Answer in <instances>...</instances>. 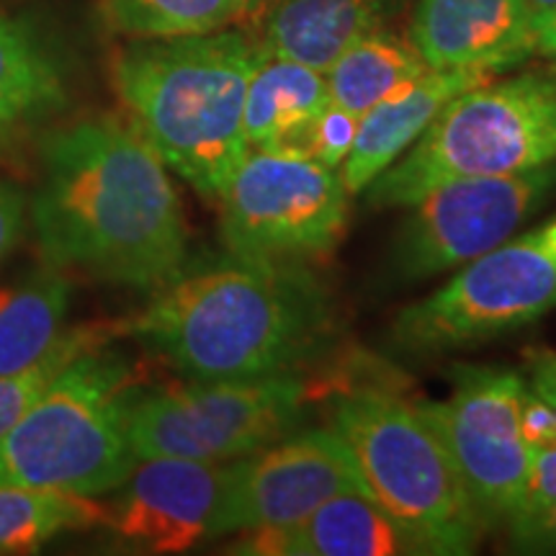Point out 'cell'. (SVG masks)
<instances>
[{"label": "cell", "mask_w": 556, "mask_h": 556, "mask_svg": "<svg viewBox=\"0 0 556 556\" xmlns=\"http://www.w3.org/2000/svg\"><path fill=\"white\" fill-rule=\"evenodd\" d=\"M552 505H556V441L552 446L533 451L523 492H520L516 510L505 526L539 516Z\"/></svg>", "instance_id": "obj_27"}, {"label": "cell", "mask_w": 556, "mask_h": 556, "mask_svg": "<svg viewBox=\"0 0 556 556\" xmlns=\"http://www.w3.org/2000/svg\"><path fill=\"white\" fill-rule=\"evenodd\" d=\"M556 189V160L513 176L456 178L422 193L394 235L392 274L426 281L490 253L516 235Z\"/></svg>", "instance_id": "obj_10"}, {"label": "cell", "mask_w": 556, "mask_h": 556, "mask_svg": "<svg viewBox=\"0 0 556 556\" xmlns=\"http://www.w3.org/2000/svg\"><path fill=\"white\" fill-rule=\"evenodd\" d=\"M253 0H101L114 31L129 39L193 37L245 18Z\"/></svg>", "instance_id": "obj_23"}, {"label": "cell", "mask_w": 556, "mask_h": 556, "mask_svg": "<svg viewBox=\"0 0 556 556\" xmlns=\"http://www.w3.org/2000/svg\"><path fill=\"white\" fill-rule=\"evenodd\" d=\"M417 409L454 458L484 523H507L523 492L533 451L520 438L492 435L469 426L448 402H420Z\"/></svg>", "instance_id": "obj_18"}, {"label": "cell", "mask_w": 556, "mask_h": 556, "mask_svg": "<svg viewBox=\"0 0 556 556\" xmlns=\"http://www.w3.org/2000/svg\"><path fill=\"white\" fill-rule=\"evenodd\" d=\"M528 13H531L533 21L548 16V13L556 11V0H523Z\"/></svg>", "instance_id": "obj_32"}, {"label": "cell", "mask_w": 556, "mask_h": 556, "mask_svg": "<svg viewBox=\"0 0 556 556\" xmlns=\"http://www.w3.org/2000/svg\"><path fill=\"white\" fill-rule=\"evenodd\" d=\"M258 54L253 34L219 29L131 39L111 65L129 122L201 199L217 201L248 152L245 93Z\"/></svg>", "instance_id": "obj_3"}, {"label": "cell", "mask_w": 556, "mask_h": 556, "mask_svg": "<svg viewBox=\"0 0 556 556\" xmlns=\"http://www.w3.org/2000/svg\"><path fill=\"white\" fill-rule=\"evenodd\" d=\"M330 428L351 451L366 495L397 520L422 552H475L486 523L454 458L417 405L387 389L361 387L332 402Z\"/></svg>", "instance_id": "obj_4"}, {"label": "cell", "mask_w": 556, "mask_h": 556, "mask_svg": "<svg viewBox=\"0 0 556 556\" xmlns=\"http://www.w3.org/2000/svg\"><path fill=\"white\" fill-rule=\"evenodd\" d=\"M227 464L139 458L103 503L106 528L139 554H180L217 539Z\"/></svg>", "instance_id": "obj_12"}, {"label": "cell", "mask_w": 556, "mask_h": 556, "mask_svg": "<svg viewBox=\"0 0 556 556\" xmlns=\"http://www.w3.org/2000/svg\"><path fill=\"white\" fill-rule=\"evenodd\" d=\"M552 73H556V62H554V65H552Z\"/></svg>", "instance_id": "obj_34"}, {"label": "cell", "mask_w": 556, "mask_h": 556, "mask_svg": "<svg viewBox=\"0 0 556 556\" xmlns=\"http://www.w3.org/2000/svg\"><path fill=\"white\" fill-rule=\"evenodd\" d=\"M405 0H253L258 45L325 73L353 41L387 26ZM248 13V16H250Z\"/></svg>", "instance_id": "obj_16"}, {"label": "cell", "mask_w": 556, "mask_h": 556, "mask_svg": "<svg viewBox=\"0 0 556 556\" xmlns=\"http://www.w3.org/2000/svg\"><path fill=\"white\" fill-rule=\"evenodd\" d=\"M29 222L47 266L116 287L155 291L189 255L168 165L116 116H88L45 139Z\"/></svg>", "instance_id": "obj_1"}, {"label": "cell", "mask_w": 556, "mask_h": 556, "mask_svg": "<svg viewBox=\"0 0 556 556\" xmlns=\"http://www.w3.org/2000/svg\"><path fill=\"white\" fill-rule=\"evenodd\" d=\"M428 70L409 39L381 26L340 52L338 60L325 70V80L336 106L364 116L368 109L409 86Z\"/></svg>", "instance_id": "obj_21"}, {"label": "cell", "mask_w": 556, "mask_h": 556, "mask_svg": "<svg viewBox=\"0 0 556 556\" xmlns=\"http://www.w3.org/2000/svg\"><path fill=\"white\" fill-rule=\"evenodd\" d=\"M528 381L526 384L552 407L556 415V351L548 348H533L528 351Z\"/></svg>", "instance_id": "obj_31"}, {"label": "cell", "mask_w": 556, "mask_h": 556, "mask_svg": "<svg viewBox=\"0 0 556 556\" xmlns=\"http://www.w3.org/2000/svg\"><path fill=\"white\" fill-rule=\"evenodd\" d=\"M29 225V193L16 180L0 178V263L13 253Z\"/></svg>", "instance_id": "obj_28"}, {"label": "cell", "mask_w": 556, "mask_h": 556, "mask_svg": "<svg viewBox=\"0 0 556 556\" xmlns=\"http://www.w3.org/2000/svg\"><path fill=\"white\" fill-rule=\"evenodd\" d=\"M541 238H544V242L548 245V250L556 255V217L552 222H546V225L539 227Z\"/></svg>", "instance_id": "obj_33"}, {"label": "cell", "mask_w": 556, "mask_h": 556, "mask_svg": "<svg viewBox=\"0 0 556 556\" xmlns=\"http://www.w3.org/2000/svg\"><path fill=\"white\" fill-rule=\"evenodd\" d=\"M250 556H426L397 520L364 492H345L289 528L250 531L232 546Z\"/></svg>", "instance_id": "obj_14"}, {"label": "cell", "mask_w": 556, "mask_h": 556, "mask_svg": "<svg viewBox=\"0 0 556 556\" xmlns=\"http://www.w3.org/2000/svg\"><path fill=\"white\" fill-rule=\"evenodd\" d=\"M106 345L75 358L45 397L0 435V484L101 497L129 477L137 464L124 426L131 374Z\"/></svg>", "instance_id": "obj_6"}, {"label": "cell", "mask_w": 556, "mask_h": 556, "mask_svg": "<svg viewBox=\"0 0 556 556\" xmlns=\"http://www.w3.org/2000/svg\"><path fill=\"white\" fill-rule=\"evenodd\" d=\"M73 283L65 270L34 268L0 287V377L37 364L67 330Z\"/></svg>", "instance_id": "obj_20"}, {"label": "cell", "mask_w": 556, "mask_h": 556, "mask_svg": "<svg viewBox=\"0 0 556 556\" xmlns=\"http://www.w3.org/2000/svg\"><path fill=\"white\" fill-rule=\"evenodd\" d=\"M70 73L58 41L29 13H0V139L67 106Z\"/></svg>", "instance_id": "obj_17"}, {"label": "cell", "mask_w": 556, "mask_h": 556, "mask_svg": "<svg viewBox=\"0 0 556 556\" xmlns=\"http://www.w3.org/2000/svg\"><path fill=\"white\" fill-rule=\"evenodd\" d=\"M554 160L556 73H523L458 93L364 193L371 206H409L448 180L513 176Z\"/></svg>", "instance_id": "obj_5"}, {"label": "cell", "mask_w": 556, "mask_h": 556, "mask_svg": "<svg viewBox=\"0 0 556 556\" xmlns=\"http://www.w3.org/2000/svg\"><path fill=\"white\" fill-rule=\"evenodd\" d=\"M106 526L99 497L50 486L0 484V554H34L60 533Z\"/></svg>", "instance_id": "obj_22"}, {"label": "cell", "mask_w": 556, "mask_h": 556, "mask_svg": "<svg viewBox=\"0 0 556 556\" xmlns=\"http://www.w3.org/2000/svg\"><path fill=\"white\" fill-rule=\"evenodd\" d=\"M348 197L340 173L317 160L248 148L217 199L227 255L307 266L343 238Z\"/></svg>", "instance_id": "obj_8"}, {"label": "cell", "mask_w": 556, "mask_h": 556, "mask_svg": "<svg viewBox=\"0 0 556 556\" xmlns=\"http://www.w3.org/2000/svg\"><path fill=\"white\" fill-rule=\"evenodd\" d=\"M332 325L330 296L307 266L227 255L180 268L116 330L184 379L227 381L296 371L330 338Z\"/></svg>", "instance_id": "obj_2"}, {"label": "cell", "mask_w": 556, "mask_h": 556, "mask_svg": "<svg viewBox=\"0 0 556 556\" xmlns=\"http://www.w3.org/2000/svg\"><path fill=\"white\" fill-rule=\"evenodd\" d=\"M361 116L351 114V111L328 103L319 114L312 119L307 127L302 129L294 142L281 152H294V155H304L317 160L325 168L340 170V165L345 163L348 152L353 148V139L358 131Z\"/></svg>", "instance_id": "obj_26"}, {"label": "cell", "mask_w": 556, "mask_h": 556, "mask_svg": "<svg viewBox=\"0 0 556 556\" xmlns=\"http://www.w3.org/2000/svg\"><path fill=\"white\" fill-rule=\"evenodd\" d=\"M407 39L430 70L495 75L536 54L523 0H417Z\"/></svg>", "instance_id": "obj_13"}, {"label": "cell", "mask_w": 556, "mask_h": 556, "mask_svg": "<svg viewBox=\"0 0 556 556\" xmlns=\"http://www.w3.org/2000/svg\"><path fill=\"white\" fill-rule=\"evenodd\" d=\"M518 435L531 451L552 446L556 441V415L528 384L518 405Z\"/></svg>", "instance_id": "obj_29"}, {"label": "cell", "mask_w": 556, "mask_h": 556, "mask_svg": "<svg viewBox=\"0 0 556 556\" xmlns=\"http://www.w3.org/2000/svg\"><path fill=\"white\" fill-rule=\"evenodd\" d=\"M345 492L366 495L351 451L336 430H291L227 464L217 536L289 528Z\"/></svg>", "instance_id": "obj_11"}, {"label": "cell", "mask_w": 556, "mask_h": 556, "mask_svg": "<svg viewBox=\"0 0 556 556\" xmlns=\"http://www.w3.org/2000/svg\"><path fill=\"white\" fill-rule=\"evenodd\" d=\"M492 80L482 70H428L426 75L389 96L358 119V131L345 163L340 165L345 191L364 193L374 178L381 176L405 150L413 148L443 106L458 93Z\"/></svg>", "instance_id": "obj_15"}, {"label": "cell", "mask_w": 556, "mask_h": 556, "mask_svg": "<svg viewBox=\"0 0 556 556\" xmlns=\"http://www.w3.org/2000/svg\"><path fill=\"white\" fill-rule=\"evenodd\" d=\"M454 394L448 405L458 417L484 433L520 438L518 405L526 379L510 368L454 366Z\"/></svg>", "instance_id": "obj_25"}, {"label": "cell", "mask_w": 556, "mask_h": 556, "mask_svg": "<svg viewBox=\"0 0 556 556\" xmlns=\"http://www.w3.org/2000/svg\"><path fill=\"white\" fill-rule=\"evenodd\" d=\"M328 103L325 73L261 47L245 93L248 148L287 150Z\"/></svg>", "instance_id": "obj_19"}, {"label": "cell", "mask_w": 556, "mask_h": 556, "mask_svg": "<svg viewBox=\"0 0 556 556\" xmlns=\"http://www.w3.org/2000/svg\"><path fill=\"white\" fill-rule=\"evenodd\" d=\"M119 338V330L114 325H73L58 338L50 351L41 356L37 364L21 368L9 377H0V435L16 426L37 402L45 397L47 389L75 358L90 351V348L111 343Z\"/></svg>", "instance_id": "obj_24"}, {"label": "cell", "mask_w": 556, "mask_h": 556, "mask_svg": "<svg viewBox=\"0 0 556 556\" xmlns=\"http://www.w3.org/2000/svg\"><path fill=\"white\" fill-rule=\"evenodd\" d=\"M307 384L296 371L258 379L170 384L124 402L129 446L139 458L225 464L253 454L299 426Z\"/></svg>", "instance_id": "obj_7"}, {"label": "cell", "mask_w": 556, "mask_h": 556, "mask_svg": "<svg viewBox=\"0 0 556 556\" xmlns=\"http://www.w3.org/2000/svg\"><path fill=\"white\" fill-rule=\"evenodd\" d=\"M507 533L518 552H556V505L520 523H510Z\"/></svg>", "instance_id": "obj_30"}, {"label": "cell", "mask_w": 556, "mask_h": 556, "mask_svg": "<svg viewBox=\"0 0 556 556\" xmlns=\"http://www.w3.org/2000/svg\"><path fill=\"white\" fill-rule=\"evenodd\" d=\"M556 307V255L539 229L464 263L433 294L409 304L389 332L409 356H438L531 325Z\"/></svg>", "instance_id": "obj_9"}]
</instances>
